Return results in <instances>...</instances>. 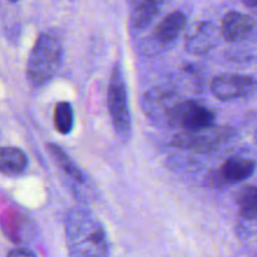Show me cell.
I'll return each instance as SVG.
<instances>
[{"mask_svg":"<svg viewBox=\"0 0 257 257\" xmlns=\"http://www.w3.org/2000/svg\"><path fill=\"white\" fill-rule=\"evenodd\" d=\"M255 140H256V143H257V132H256V136H255Z\"/></svg>","mask_w":257,"mask_h":257,"instance_id":"ffe728a7","label":"cell"},{"mask_svg":"<svg viewBox=\"0 0 257 257\" xmlns=\"http://www.w3.org/2000/svg\"><path fill=\"white\" fill-rule=\"evenodd\" d=\"M238 212L246 220H257V187L248 186L237 197Z\"/></svg>","mask_w":257,"mask_h":257,"instance_id":"9a60e30c","label":"cell"},{"mask_svg":"<svg viewBox=\"0 0 257 257\" xmlns=\"http://www.w3.org/2000/svg\"><path fill=\"white\" fill-rule=\"evenodd\" d=\"M256 165L252 160L233 156L226 160L217 171L210 175V183L213 187L223 185H237L248 180L255 172Z\"/></svg>","mask_w":257,"mask_h":257,"instance_id":"ba28073f","label":"cell"},{"mask_svg":"<svg viewBox=\"0 0 257 257\" xmlns=\"http://www.w3.org/2000/svg\"><path fill=\"white\" fill-rule=\"evenodd\" d=\"M8 257H37L30 250L27 248H14L9 252Z\"/></svg>","mask_w":257,"mask_h":257,"instance_id":"e0dca14e","label":"cell"},{"mask_svg":"<svg viewBox=\"0 0 257 257\" xmlns=\"http://www.w3.org/2000/svg\"><path fill=\"white\" fill-rule=\"evenodd\" d=\"M216 39L217 30L213 23H195L186 35V49L192 54H206L215 47Z\"/></svg>","mask_w":257,"mask_h":257,"instance_id":"9c48e42d","label":"cell"},{"mask_svg":"<svg viewBox=\"0 0 257 257\" xmlns=\"http://www.w3.org/2000/svg\"><path fill=\"white\" fill-rule=\"evenodd\" d=\"M28 166V158L18 148H0V170L8 173H22Z\"/></svg>","mask_w":257,"mask_h":257,"instance_id":"4fadbf2b","label":"cell"},{"mask_svg":"<svg viewBox=\"0 0 257 257\" xmlns=\"http://www.w3.org/2000/svg\"><path fill=\"white\" fill-rule=\"evenodd\" d=\"M257 89V80L250 75L220 74L211 82V90L220 100H233L247 97Z\"/></svg>","mask_w":257,"mask_h":257,"instance_id":"8992f818","label":"cell"},{"mask_svg":"<svg viewBox=\"0 0 257 257\" xmlns=\"http://www.w3.org/2000/svg\"><path fill=\"white\" fill-rule=\"evenodd\" d=\"M246 5L251 8H257V0H243Z\"/></svg>","mask_w":257,"mask_h":257,"instance_id":"ac0fdd59","label":"cell"},{"mask_svg":"<svg viewBox=\"0 0 257 257\" xmlns=\"http://www.w3.org/2000/svg\"><path fill=\"white\" fill-rule=\"evenodd\" d=\"M215 123V113L201 103L182 99L173 109L170 127L185 131H197L207 128Z\"/></svg>","mask_w":257,"mask_h":257,"instance_id":"5b68a950","label":"cell"},{"mask_svg":"<svg viewBox=\"0 0 257 257\" xmlns=\"http://www.w3.org/2000/svg\"><path fill=\"white\" fill-rule=\"evenodd\" d=\"M62 39L52 30L40 33L28 59V78L35 87L49 82L62 63Z\"/></svg>","mask_w":257,"mask_h":257,"instance_id":"7a4b0ae2","label":"cell"},{"mask_svg":"<svg viewBox=\"0 0 257 257\" xmlns=\"http://www.w3.org/2000/svg\"><path fill=\"white\" fill-rule=\"evenodd\" d=\"M54 125L60 135H69L74 125V112L68 102L57 103L54 108Z\"/></svg>","mask_w":257,"mask_h":257,"instance_id":"2e32d148","label":"cell"},{"mask_svg":"<svg viewBox=\"0 0 257 257\" xmlns=\"http://www.w3.org/2000/svg\"><path fill=\"white\" fill-rule=\"evenodd\" d=\"M233 135L228 127L211 125L197 131H183L173 137L171 146L196 153H210L220 148Z\"/></svg>","mask_w":257,"mask_h":257,"instance_id":"277c9868","label":"cell"},{"mask_svg":"<svg viewBox=\"0 0 257 257\" xmlns=\"http://www.w3.org/2000/svg\"><path fill=\"white\" fill-rule=\"evenodd\" d=\"M48 150H49L50 155L53 156V158H54V161L57 162V165L59 166L70 178H73V180L77 181V182H84V175L82 173V171L79 170V167L73 162L72 158H70L59 146L50 143V145H48Z\"/></svg>","mask_w":257,"mask_h":257,"instance_id":"5bb4252c","label":"cell"},{"mask_svg":"<svg viewBox=\"0 0 257 257\" xmlns=\"http://www.w3.org/2000/svg\"><path fill=\"white\" fill-rule=\"evenodd\" d=\"M255 22L248 15L238 12H230L222 18L221 35L228 43L241 42L252 34Z\"/></svg>","mask_w":257,"mask_h":257,"instance_id":"30bf717a","label":"cell"},{"mask_svg":"<svg viewBox=\"0 0 257 257\" xmlns=\"http://www.w3.org/2000/svg\"><path fill=\"white\" fill-rule=\"evenodd\" d=\"M68 257H107L108 240L102 223L92 212L73 210L67 218Z\"/></svg>","mask_w":257,"mask_h":257,"instance_id":"6da1fadb","label":"cell"},{"mask_svg":"<svg viewBox=\"0 0 257 257\" xmlns=\"http://www.w3.org/2000/svg\"><path fill=\"white\" fill-rule=\"evenodd\" d=\"M181 100L175 90L157 88L147 92L143 97V110L152 120L168 125L173 109Z\"/></svg>","mask_w":257,"mask_h":257,"instance_id":"52a82bcc","label":"cell"},{"mask_svg":"<svg viewBox=\"0 0 257 257\" xmlns=\"http://www.w3.org/2000/svg\"><path fill=\"white\" fill-rule=\"evenodd\" d=\"M166 2L167 0H137L131 14V25L133 29L142 30L152 24Z\"/></svg>","mask_w":257,"mask_h":257,"instance_id":"7c38bea8","label":"cell"},{"mask_svg":"<svg viewBox=\"0 0 257 257\" xmlns=\"http://www.w3.org/2000/svg\"><path fill=\"white\" fill-rule=\"evenodd\" d=\"M108 108L117 133L120 137L127 138L131 133V113L128 107L127 84L119 63L114 65L110 74L108 84Z\"/></svg>","mask_w":257,"mask_h":257,"instance_id":"3957f363","label":"cell"},{"mask_svg":"<svg viewBox=\"0 0 257 257\" xmlns=\"http://www.w3.org/2000/svg\"><path fill=\"white\" fill-rule=\"evenodd\" d=\"M9 2H12V3H17V2H19V0H9Z\"/></svg>","mask_w":257,"mask_h":257,"instance_id":"d6986e66","label":"cell"},{"mask_svg":"<svg viewBox=\"0 0 257 257\" xmlns=\"http://www.w3.org/2000/svg\"><path fill=\"white\" fill-rule=\"evenodd\" d=\"M187 18L182 12H172L166 15L153 30V39L160 47H168L178 39L186 28Z\"/></svg>","mask_w":257,"mask_h":257,"instance_id":"8fae6325","label":"cell"}]
</instances>
